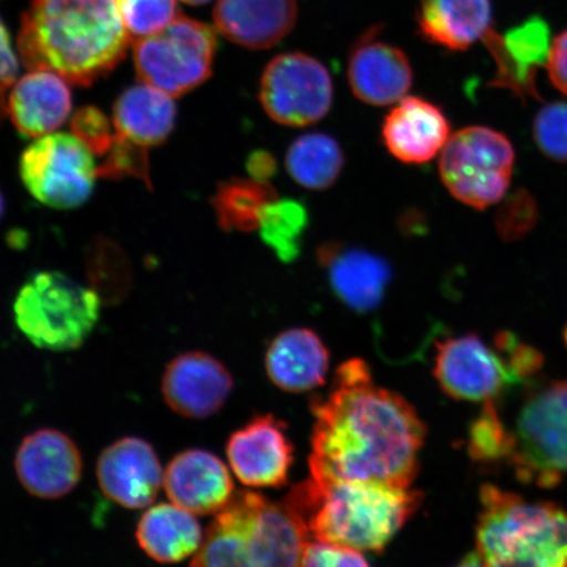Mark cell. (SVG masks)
<instances>
[{"mask_svg":"<svg viewBox=\"0 0 567 567\" xmlns=\"http://www.w3.org/2000/svg\"><path fill=\"white\" fill-rule=\"evenodd\" d=\"M315 415L309 466L318 482L378 481L410 487L425 427L400 394L374 384L361 359L340 365Z\"/></svg>","mask_w":567,"mask_h":567,"instance_id":"obj_1","label":"cell"},{"mask_svg":"<svg viewBox=\"0 0 567 567\" xmlns=\"http://www.w3.org/2000/svg\"><path fill=\"white\" fill-rule=\"evenodd\" d=\"M132 42L116 0H32L18 48L24 66L91 86L115 70Z\"/></svg>","mask_w":567,"mask_h":567,"instance_id":"obj_2","label":"cell"},{"mask_svg":"<svg viewBox=\"0 0 567 567\" xmlns=\"http://www.w3.org/2000/svg\"><path fill=\"white\" fill-rule=\"evenodd\" d=\"M422 494L378 481L310 478L284 499L317 542L380 551L420 508Z\"/></svg>","mask_w":567,"mask_h":567,"instance_id":"obj_3","label":"cell"},{"mask_svg":"<svg viewBox=\"0 0 567 567\" xmlns=\"http://www.w3.org/2000/svg\"><path fill=\"white\" fill-rule=\"evenodd\" d=\"M477 548L487 567H567V513L484 485Z\"/></svg>","mask_w":567,"mask_h":567,"instance_id":"obj_4","label":"cell"},{"mask_svg":"<svg viewBox=\"0 0 567 567\" xmlns=\"http://www.w3.org/2000/svg\"><path fill=\"white\" fill-rule=\"evenodd\" d=\"M94 289L61 272H40L19 290L13 315L18 329L42 350L70 351L91 334L101 317Z\"/></svg>","mask_w":567,"mask_h":567,"instance_id":"obj_5","label":"cell"},{"mask_svg":"<svg viewBox=\"0 0 567 567\" xmlns=\"http://www.w3.org/2000/svg\"><path fill=\"white\" fill-rule=\"evenodd\" d=\"M508 431L506 461L516 478L557 486L567 477V381L532 388Z\"/></svg>","mask_w":567,"mask_h":567,"instance_id":"obj_6","label":"cell"},{"mask_svg":"<svg viewBox=\"0 0 567 567\" xmlns=\"http://www.w3.org/2000/svg\"><path fill=\"white\" fill-rule=\"evenodd\" d=\"M434 374L444 393L471 402H496L507 390L532 381L503 332L493 346L476 334L437 343Z\"/></svg>","mask_w":567,"mask_h":567,"instance_id":"obj_7","label":"cell"},{"mask_svg":"<svg viewBox=\"0 0 567 567\" xmlns=\"http://www.w3.org/2000/svg\"><path fill=\"white\" fill-rule=\"evenodd\" d=\"M514 165V147L505 134L486 126H467L446 142L439 172L456 200L482 210L505 198Z\"/></svg>","mask_w":567,"mask_h":567,"instance_id":"obj_8","label":"cell"},{"mask_svg":"<svg viewBox=\"0 0 567 567\" xmlns=\"http://www.w3.org/2000/svg\"><path fill=\"white\" fill-rule=\"evenodd\" d=\"M217 34L208 24L176 18L158 33L133 42V60L141 82L182 96L212 75Z\"/></svg>","mask_w":567,"mask_h":567,"instance_id":"obj_9","label":"cell"},{"mask_svg":"<svg viewBox=\"0 0 567 567\" xmlns=\"http://www.w3.org/2000/svg\"><path fill=\"white\" fill-rule=\"evenodd\" d=\"M20 176L35 200L49 208L74 209L89 200L97 167L94 153L74 134L52 133L21 154Z\"/></svg>","mask_w":567,"mask_h":567,"instance_id":"obj_10","label":"cell"},{"mask_svg":"<svg viewBox=\"0 0 567 567\" xmlns=\"http://www.w3.org/2000/svg\"><path fill=\"white\" fill-rule=\"evenodd\" d=\"M332 81L321 62L303 53L275 56L260 80L259 99L274 122L305 126L328 115Z\"/></svg>","mask_w":567,"mask_h":567,"instance_id":"obj_11","label":"cell"},{"mask_svg":"<svg viewBox=\"0 0 567 567\" xmlns=\"http://www.w3.org/2000/svg\"><path fill=\"white\" fill-rule=\"evenodd\" d=\"M226 455L234 474L246 486L281 487L293 464V445L284 422L274 415H260L234 432Z\"/></svg>","mask_w":567,"mask_h":567,"instance_id":"obj_12","label":"cell"},{"mask_svg":"<svg viewBox=\"0 0 567 567\" xmlns=\"http://www.w3.org/2000/svg\"><path fill=\"white\" fill-rule=\"evenodd\" d=\"M96 476L106 498L126 508L152 505L165 485V473L153 446L138 437L106 446L97 460Z\"/></svg>","mask_w":567,"mask_h":567,"instance_id":"obj_13","label":"cell"},{"mask_svg":"<svg viewBox=\"0 0 567 567\" xmlns=\"http://www.w3.org/2000/svg\"><path fill=\"white\" fill-rule=\"evenodd\" d=\"M234 386L231 374L208 353L187 352L168 364L162 393L169 409L189 420L216 414L228 401Z\"/></svg>","mask_w":567,"mask_h":567,"instance_id":"obj_14","label":"cell"},{"mask_svg":"<svg viewBox=\"0 0 567 567\" xmlns=\"http://www.w3.org/2000/svg\"><path fill=\"white\" fill-rule=\"evenodd\" d=\"M484 42L496 68L492 86L513 91L523 101L540 99L537 71L548 65L553 44L547 21L534 17L503 34L492 30Z\"/></svg>","mask_w":567,"mask_h":567,"instance_id":"obj_15","label":"cell"},{"mask_svg":"<svg viewBox=\"0 0 567 567\" xmlns=\"http://www.w3.org/2000/svg\"><path fill=\"white\" fill-rule=\"evenodd\" d=\"M16 471L28 493L44 499L61 498L81 480V453L62 432L39 430L21 442Z\"/></svg>","mask_w":567,"mask_h":567,"instance_id":"obj_16","label":"cell"},{"mask_svg":"<svg viewBox=\"0 0 567 567\" xmlns=\"http://www.w3.org/2000/svg\"><path fill=\"white\" fill-rule=\"evenodd\" d=\"M347 75L353 95L374 106L401 102L413 84L408 55L380 40L379 30L367 32L354 44Z\"/></svg>","mask_w":567,"mask_h":567,"instance_id":"obj_17","label":"cell"},{"mask_svg":"<svg viewBox=\"0 0 567 567\" xmlns=\"http://www.w3.org/2000/svg\"><path fill=\"white\" fill-rule=\"evenodd\" d=\"M332 292L357 313H370L386 293L392 269L384 258L360 248L326 244L318 251Z\"/></svg>","mask_w":567,"mask_h":567,"instance_id":"obj_18","label":"cell"},{"mask_svg":"<svg viewBox=\"0 0 567 567\" xmlns=\"http://www.w3.org/2000/svg\"><path fill=\"white\" fill-rule=\"evenodd\" d=\"M165 488L174 505L194 515L218 514L236 495L228 467L202 450L182 452L169 463Z\"/></svg>","mask_w":567,"mask_h":567,"instance_id":"obj_19","label":"cell"},{"mask_svg":"<svg viewBox=\"0 0 567 567\" xmlns=\"http://www.w3.org/2000/svg\"><path fill=\"white\" fill-rule=\"evenodd\" d=\"M451 137L449 120L422 97H403L382 125V141L396 159L413 165L434 159Z\"/></svg>","mask_w":567,"mask_h":567,"instance_id":"obj_20","label":"cell"},{"mask_svg":"<svg viewBox=\"0 0 567 567\" xmlns=\"http://www.w3.org/2000/svg\"><path fill=\"white\" fill-rule=\"evenodd\" d=\"M62 76L45 70H32L10 89L3 111L25 137L52 134L70 116L71 92Z\"/></svg>","mask_w":567,"mask_h":567,"instance_id":"obj_21","label":"cell"},{"mask_svg":"<svg viewBox=\"0 0 567 567\" xmlns=\"http://www.w3.org/2000/svg\"><path fill=\"white\" fill-rule=\"evenodd\" d=\"M213 20L226 39L240 47L274 48L293 30L296 0H218Z\"/></svg>","mask_w":567,"mask_h":567,"instance_id":"obj_22","label":"cell"},{"mask_svg":"<svg viewBox=\"0 0 567 567\" xmlns=\"http://www.w3.org/2000/svg\"><path fill=\"white\" fill-rule=\"evenodd\" d=\"M265 501L252 492L234 495L205 532L190 567H257L250 534Z\"/></svg>","mask_w":567,"mask_h":567,"instance_id":"obj_23","label":"cell"},{"mask_svg":"<svg viewBox=\"0 0 567 567\" xmlns=\"http://www.w3.org/2000/svg\"><path fill=\"white\" fill-rule=\"evenodd\" d=\"M330 353L315 331L290 329L269 344L266 371L269 380L290 393L309 392L323 385Z\"/></svg>","mask_w":567,"mask_h":567,"instance_id":"obj_24","label":"cell"},{"mask_svg":"<svg viewBox=\"0 0 567 567\" xmlns=\"http://www.w3.org/2000/svg\"><path fill=\"white\" fill-rule=\"evenodd\" d=\"M492 0H422L417 25L423 39L449 51H466L493 30Z\"/></svg>","mask_w":567,"mask_h":567,"instance_id":"obj_25","label":"cell"},{"mask_svg":"<svg viewBox=\"0 0 567 567\" xmlns=\"http://www.w3.org/2000/svg\"><path fill=\"white\" fill-rule=\"evenodd\" d=\"M175 118L173 96L144 82L125 90L113 106V126L118 136L147 148L169 136Z\"/></svg>","mask_w":567,"mask_h":567,"instance_id":"obj_26","label":"cell"},{"mask_svg":"<svg viewBox=\"0 0 567 567\" xmlns=\"http://www.w3.org/2000/svg\"><path fill=\"white\" fill-rule=\"evenodd\" d=\"M136 536L141 549L161 564H175L193 556L204 538L194 514L174 503L148 508L138 522Z\"/></svg>","mask_w":567,"mask_h":567,"instance_id":"obj_27","label":"cell"},{"mask_svg":"<svg viewBox=\"0 0 567 567\" xmlns=\"http://www.w3.org/2000/svg\"><path fill=\"white\" fill-rule=\"evenodd\" d=\"M308 530L282 503L266 498L250 534L257 567H301Z\"/></svg>","mask_w":567,"mask_h":567,"instance_id":"obj_28","label":"cell"},{"mask_svg":"<svg viewBox=\"0 0 567 567\" xmlns=\"http://www.w3.org/2000/svg\"><path fill=\"white\" fill-rule=\"evenodd\" d=\"M286 166L300 186L321 190L337 182L344 166V155L342 147L329 134L309 133L290 145Z\"/></svg>","mask_w":567,"mask_h":567,"instance_id":"obj_29","label":"cell"},{"mask_svg":"<svg viewBox=\"0 0 567 567\" xmlns=\"http://www.w3.org/2000/svg\"><path fill=\"white\" fill-rule=\"evenodd\" d=\"M278 198L268 182L248 177L219 183L212 198L217 221L225 231H254L259 229L261 212Z\"/></svg>","mask_w":567,"mask_h":567,"instance_id":"obj_30","label":"cell"},{"mask_svg":"<svg viewBox=\"0 0 567 567\" xmlns=\"http://www.w3.org/2000/svg\"><path fill=\"white\" fill-rule=\"evenodd\" d=\"M309 216L303 204L292 198H276L261 212L259 231L264 243L271 247L284 264L299 257Z\"/></svg>","mask_w":567,"mask_h":567,"instance_id":"obj_31","label":"cell"},{"mask_svg":"<svg viewBox=\"0 0 567 567\" xmlns=\"http://www.w3.org/2000/svg\"><path fill=\"white\" fill-rule=\"evenodd\" d=\"M470 456L481 464L506 461L509 452V431L502 420L496 402H485L484 410L473 421L467 441Z\"/></svg>","mask_w":567,"mask_h":567,"instance_id":"obj_32","label":"cell"},{"mask_svg":"<svg viewBox=\"0 0 567 567\" xmlns=\"http://www.w3.org/2000/svg\"><path fill=\"white\" fill-rule=\"evenodd\" d=\"M120 17L132 41L165 30L181 17L176 0H116Z\"/></svg>","mask_w":567,"mask_h":567,"instance_id":"obj_33","label":"cell"},{"mask_svg":"<svg viewBox=\"0 0 567 567\" xmlns=\"http://www.w3.org/2000/svg\"><path fill=\"white\" fill-rule=\"evenodd\" d=\"M536 145L548 158L567 162V103L545 105L534 124Z\"/></svg>","mask_w":567,"mask_h":567,"instance_id":"obj_34","label":"cell"},{"mask_svg":"<svg viewBox=\"0 0 567 567\" xmlns=\"http://www.w3.org/2000/svg\"><path fill=\"white\" fill-rule=\"evenodd\" d=\"M97 176L106 179L133 176L151 186L147 147L134 144L116 133L115 142L105 154V161L97 167Z\"/></svg>","mask_w":567,"mask_h":567,"instance_id":"obj_35","label":"cell"},{"mask_svg":"<svg viewBox=\"0 0 567 567\" xmlns=\"http://www.w3.org/2000/svg\"><path fill=\"white\" fill-rule=\"evenodd\" d=\"M537 218V208L534 197L527 190H517L502 203L495 216V228L499 236L513 243L534 228Z\"/></svg>","mask_w":567,"mask_h":567,"instance_id":"obj_36","label":"cell"},{"mask_svg":"<svg viewBox=\"0 0 567 567\" xmlns=\"http://www.w3.org/2000/svg\"><path fill=\"white\" fill-rule=\"evenodd\" d=\"M71 132L96 155H105L115 142L109 117L96 106H84L71 118Z\"/></svg>","mask_w":567,"mask_h":567,"instance_id":"obj_37","label":"cell"},{"mask_svg":"<svg viewBox=\"0 0 567 567\" xmlns=\"http://www.w3.org/2000/svg\"><path fill=\"white\" fill-rule=\"evenodd\" d=\"M301 567H371L358 549L330 543H308Z\"/></svg>","mask_w":567,"mask_h":567,"instance_id":"obj_38","label":"cell"},{"mask_svg":"<svg viewBox=\"0 0 567 567\" xmlns=\"http://www.w3.org/2000/svg\"><path fill=\"white\" fill-rule=\"evenodd\" d=\"M547 68L551 83L567 95V31L553 41Z\"/></svg>","mask_w":567,"mask_h":567,"instance_id":"obj_39","label":"cell"},{"mask_svg":"<svg viewBox=\"0 0 567 567\" xmlns=\"http://www.w3.org/2000/svg\"><path fill=\"white\" fill-rule=\"evenodd\" d=\"M19 62L11 45V39L6 25H2V89H11L17 83Z\"/></svg>","mask_w":567,"mask_h":567,"instance_id":"obj_40","label":"cell"},{"mask_svg":"<svg viewBox=\"0 0 567 567\" xmlns=\"http://www.w3.org/2000/svg\"><path fill=\"white\" fill-rule=\"evenodd\" d=\"M276 161L271 154L258 151L250 155L247 161V172L254 179L268 182L276 173Z\"/></svg>","mask_w":567,"mask_h":567,"instance_id":"obj_41","label":"cell"},{"mask_svg":"<svg viewBox=\"0 0 567 567\" xmlns=\"http://www.w3.org/2000/svg\"><path fill=\"white\" fill-rule=\"evenodd\" d=\"M455 567H487L480 553H471Z\"/></svg>","mask_w":567,"mask_h":567,"instance_id":"obj_42","label":"cell"},{"mask_svg":"<svg viewBox=\"0 0 567 567\" xmlns=\"http://www.w3.org/2000/svg\"><path fill=\"white\" fill-rule=\"evenodd\" d=\"M182 2L187 3V4H193V6H200V4L208 3L209 0H182Z\"/></svg>","mask_w":567,"mask_h":567,"instance_id":"obj_43","label":"cell"},{"mask_svg":"<svg viewBox=\"0 0 567 567\" xmlns=\"http://www.w3.org/2000/svg\"><path fill=\"white\" fill-rule=\"evenodd\" d=\"M564 339H565V343L567 347V324L565 326V330H564Z\"/></svg>","mask_w":567,"mask_h":567,"instance_id":"obj_44","label":"cell"}]
</instances>
